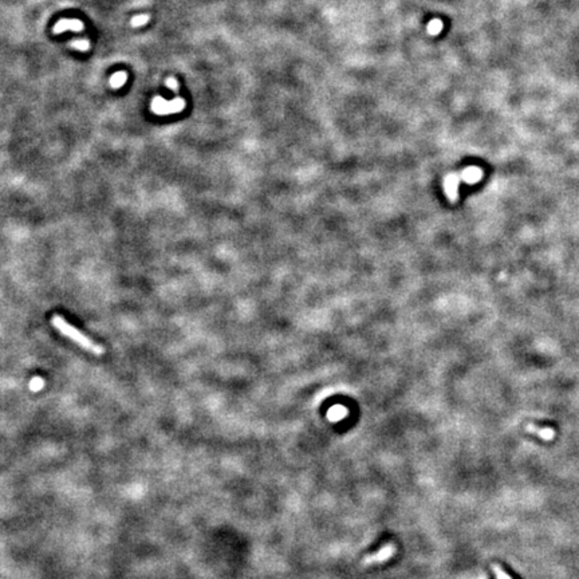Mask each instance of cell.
Masks as SVG:
<instances>
[{"mask_svg":"<svg viewBox=\"0 0 579 579\" xmlns=\"http://www.w3.org/2000/svg\"><path fill=\"white\" fill-rule=\"evenodd\" d=\"M492 570H494V573H495L496 579H512L500 567V566H497V564H494V566H492Z\"/></svg>","mask_w":579,"mask_h":579,"instance_id":"cell-10","label":"cell"},{"mask_svg":"<svg viewBox=\"0 0 579 579\" xmlns=\"http://www.w3.org/2000/svg\"><path fill=\"white\" fill-rule=\"evenodd\" d=\"M395 552V547L393 546V545H385L379 551H377L375 554H372V555H368V557H365V559L362 561V564L363 566H370V564H377V563H382V562H386L388 559H390V558L394 555Z\"/></svg>","mask_w":579,"mask_h":579,"instance_id":"cell-2","label":"cell"},{"mask_svg":"<svg viewBox=\"0 0 579 579\" xmlns=\"http://www.w3.org/2000/svg\"><path fill=\"white\" fill-rule=\"evenodd\" d=\"M72 47L79 49V50H87L89 49V42L87 40H79V42H72Z\"/></svg>","mask_w":579,"mask_h":579,"instance_id":"cell-12","label":"cell"},{"mask_svg":"<svg viewBox=\"0 0 579 579\" xmlns=\"http://www.w3.org/2000/svg\"><path fill=\"white\" fill-rule=\"evenodd\" d=\"M527 430L528 432H531V433H535L538 434L539 437H542L543 440H552V437L555 436V433H554V430H552L551 428H538V426H535V425H527Z\"/></svg>","mask_w":579,"mask_h":579,"instance_id":"cell-6","label":"cell"},{"mask_svg":"<svg viewBox=\"0 0 579 579\" xmlns=\"http://www.w3.org/2000/svg\"><path fill=\"white\" fill-rule=\"evenodd\" d=\"M68 28L78 31V30H82V28H84V24L79 22V20H62V22H59L55 26L54 33L59 34L62 33V31H65V30H68Z\"/></svg>","mask_w":579,"mask_h":579,"instance_id":"cell-5","label":"cell"},{"mask_svg":"<svg viewBox=\"0 0 579 579\" xmlns=\"http://www.w3.org/2000/svg\"><path fill=\"white\" fill-rule=\"evenodd\" d=\"M126 81V75H125V72H119V74H114L112 78V86L113 87H119V86H122L123 82Z\"/></svg>","mask_w":579,"mask_h":579,"instance_id":"cell-9","label":"cell"},{"mask_svg":"<svg viewBox=\"0 0 579 579\" xmlns=\"http://www.w3.org/2000/svg\"><path fill=\"white\" fill-rule=\"evenodd\" d=\"M43 385H45V381L40 378V377H35V378H33V381L30 382V389L34 390V392H39L42 388H43Z\"/></svg>","mask_w":579,"mask_h":579,"instance_id":"cell-11","label":"cell"},{"mask_svg":"<svg viewBox=\"0 0 579 579\" xmlns=\"http://www.w3.org/2000/svg\"><path fill=\"white\" fill-rule=\"evenodd\" d=\"M460 174H461L462 181H465L468 184H474V183H477L480 178H481L483 170L477 167H471L464 169Z\"/></svg>","mask_w":579,"mask_h":579,"instance_id":"cell-4","label":"cell"},{"mask_svg":"<svg viewBox=\"0 0 579 579\" xmlns=\"http://www.w3.org/2000/svg\"><path fill=\"white\" fill-rule=\"evenodd\" d=\"M167 85L169 86V87H170V89L174 90V91L177 90V85H176V81H174V79H168Z\"/></svg>","mask_w":579,"mask_h":579,"instance_id":"cell-14","label":"cell"},{"mask_svg":"<svg viewBox=\"0 0 579 579\" xmlns=\"http://www.w3.org/2000/svg\"><path fill=\"white\" fill-rule=\"evenodd\" d=\"M461 180L462 178L460 173L459 174H456V173L448 174L445 180H444V188H445L446 196L449 197V200L455 201L457 199V188H459V184H460Z\"/></svg>","mask_w":579,"mask_h":579,"instance_id":"cell-3","label":"cell"},{"mask_svg":"<svg viewBox=\"0 0 579 579\" xmlns=\"http://www.w3.org/2000/svg\"><path fill=\"white\" fill-rule=\"evenodd\" d=\"M51 324H52L55 329L59 330L65 337L74 341L75 343H78L81 347L89 350L90 353H93L95 356H102V354H103V347H102V346L93 342L89 337H86L84 333H81L78 329H75L70 323L66 322L61 315H54V317L51 318Z\"/></svg>","mask_w":579,"mask_h":579,"instance_id":"cell-1","label":"cell"},{"mask_svg":"<svg viewBox=\"0 0 579 579\" xmlns=\"http://www.w3.org/2000/svg\"><path fill=\"white\" fill-rule=\"evenodd\" d=\"M346 414H347V410H346L345 408L341 407V405H337V407L330 409L329 413H327V417H329L331 421H340V420H342V418L345 417Z\"/></svg>","mask_w":579,"mask_h":579,"instance_id":"cell-7","label":"cell"},{"mask_svg":"<svg viewBox=\"0 0 579 579\" xmlns=\"http://www.w3.org/2000/svg\"><path fill=\"white\" fill-rule=\"evenodd\" d=\"M148 22V17H145V15H141V17H136L133 19V22H132V24L133 26H142V24H145V23Z\"/></svg>","mask_w":579,"mask_h":579,"instance_id":"cell-13","label":"cell"},{"mask_svg":"<svg viewBox=\"0 0 579 579\" xmlns=\"http://www.w3.org/2000/svg\"><path fill=\"white\" fill-rule=\"evenodd\" d=\"M443 27H444V24H443L440 19H433L428 24V33L430 35H439L443 31Z\"/></svg>","mask_w":579,"mask_h":579,"instance_id":"cell-8","label":"cell"}]
</instances>
